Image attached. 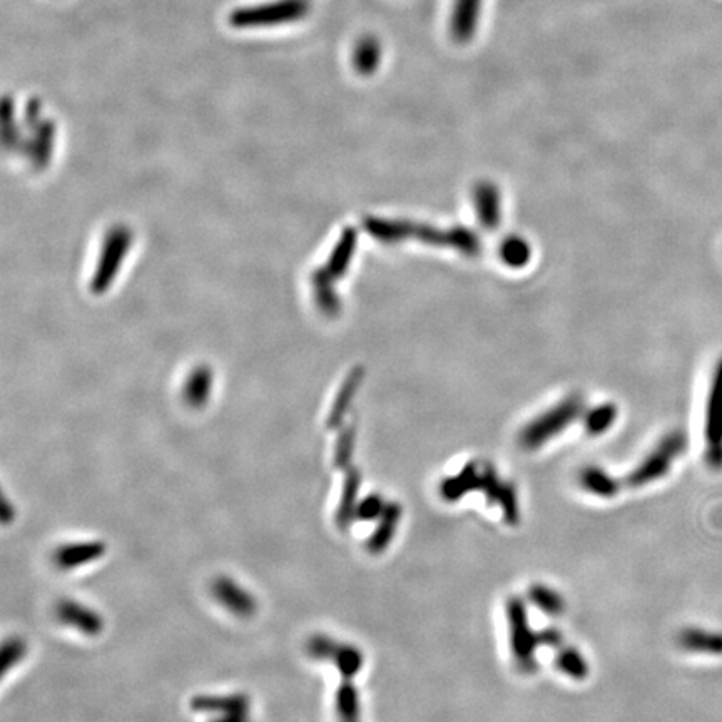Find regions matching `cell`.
Instances as JSON below:
<instances>
[{
  "label": "cell",
  "instance_id": "7402d4cb",
  "mask_svg": "<svg viewBox=\"0 0 722 722\" xmlns=\"http://www.w3.org/2000/svg\"><path fill=\"white\" fill-rule=\"evenodd\" d=\"M555 664L560 672H564L565 676L572 677L575 681H584L585 677L589 676L587 662L574 647H560L555 656Z\"/></svg>",
  "mask_w": 722,
  "mask_h": 722
},
{
  "label": "cell",
  "instance_id": "d6986e66",
  "mask_svg": "<svg viewBox=\"0 0 722 722\" xmlns=\"http://www.w3.org/2000/svg\"><path fill=\"white\" fill-rule=\"evenodd\" d=\"M330 661L335 664L343 681H351L363 667V654L358 647L338 642L335 651L331 654Z\"/></svg>",
  "mask_w": 722,
  "mask_h": 722
},
{
  "label": "cell",
  "instance_id": "cb8c5ba5",
  "mask_svg": "<svg viewBox=\"0 0 722 722\" xmlns=\"http://www.w3.org/2000/svg\"><path fill=\"white\" fill-rule=\"evenodd\" d=\"M617 418V408L611 403L602 405L592 410V412L585 415V430L590 435H602L606 433L609 428L614 425Z\"/></svg>",
  "mask_w": 722,
  "mask_h": 722
},
{
  "label": "cell",
  "instance_id": "2e32d148",
  "mask_svg": "<svg viewBox=\"0 0 722 722\" xmlns=\"http://www.w3.org/2000/svg\"><path fill=\"white\" fill-rule=\"evenodd\" d=\"M383 49L377 37L363 36L353 47L351 62L361 76H372L382 64Z\"/></svg>",
  "mask_w": 722,
  "mask_h": 722
},
{
  "label": "cell",
  "instance_id": "5bb4252c",
  "mask_svg": "<svg viewBox=\"0 0 722 722\" xmlns=\"http://www.w3.org/2000/svg\"><path fill=\"white\" fill-rule=\"evenodd\" d=\"M251 699L246 694L236 692L228 696H196L191 699V709L204 714H228V712L250 711Z\"/></svg>",
  "mask_w": 722,
  "mask_h": 722
},
{
  "label": "cell",
  "instance_id": "ba28073f",
  "mask_svg": "<svg viewBox=\"0 0 722 722\" xmlns=\"http://www.w3.org/2000/svg\"><path fill=\"white\" fill-rule=\"evenodd\" d=\"M56 617L64 626L74 627L84 636L96 637L104 631V619L91 607L76 600L62 599L56 606Z\"/></svg>",
  "mask_w": 722,
  "mask_h": 722
},
{
  "label": "cell",
  "instance_id": "d4e9b609",
  "mask_svg": "<svg viewBox=\"0 0 722 722\" xmlns=\"http://www.w3.org/2000/svg\"><path fill=\"white\" fill-rule=\"evenodd\" d=\"M27 652V644L21 637H9L4 641L2 646V661H0V669L2 674H7L12 667L17 666L24 659Z\"/></svg>",
  "mask_w": 722,
  "mask_h": 722
},
{
  "label": "cell",
  "instance_id": "603a6c76",
  "mask_svg": "<svg viewBox=\"0 0 722 722\" xmlns=\"http://www.w3.org/2000/svg\"><path fill=\"white\" fill-rule=\"evenodd\" d=\"M500 256H502L505 265L512 266V268H522L530 260L529 243L525 239L517 238V236H510L500 246Z\"/></svg>",
  "mask_w": 722,
  "mask_h": 722
},
{
  "label": "cell",
  "instance_id": "52a82bcc",
  "mask_svg": "<svg viewBox=\"0 0 722 722\" xmlns=\"http://www.w3.org/2000/svg\"><path fill=\"white\" fill-rule=\"evenodd\" d=\"M211 592L214 599L236 617L250 619L258 612V602L255 597L229 577H218L214 580L211 584Z\"/></svg>",
  "mask_w": 722,
  "mask_h": 722
},
{
  "label": "cell",
  "instance_id": "ffe728a7",
  "mask_svg": "<svg viewBox=\"0 0 722 722\" xmlns=\"http://www.w3.org/2000/svg\"><path fill=\"white\" fill-rule=\"evenodd\" d=\"M338 722H360V697L351 681H343L336 691Z\"/></svg>",
  "mask_w": 722,
  "mask_h": 722
},
{
  "label": "cell",
  "instance_id": "7c38bea8",
  "mask_svg": "<svg viewBox=\"0 0 722 722\" xmlns=\"http://www.w3.org/2000/svg\"><path fill=\"white\" fill-rule=\"evenodd\" d=\"M403 517V509L397 502H390L383 510L377 529L372 537L368 539L367 549L370 554L380 555L392 544L393 537L397 534L398 524Z\"/></svg>",
  "mask_w": 722,
  "mask_h": 722
},
{
  "label": "cell",
  "instance_id": "e0dca14e",
  "mask_svg": "<svg viewBox=\"0 0 722 722\" xmlns=\"http://www.w3.org/2000/svg\"><path fill=\"white\" fill-rule=\"evenodd\" d=\"M579 482L582 489L600 499H614L621 490V484L616 478H612L606 470L599 467H585L580 472Z\"/></svg>",
  "mask_w": 722,
  "mask_h": 722
},
{
  "label": "cell",
  "instance_id": "3957f363",
  "mask_svg": "<svg viewBox=\"0 0 722 722\" xmlns=\"http://www.w3.org/2000/svg\"><path fill=\"white\" fill-rule=\"evenodd\" d=\"M505 614L509 622L510 651L514 656L515 664L522 674H532L537 671V647L539 634L532 631L529 621V612L524 600L519 597H510L505 604Z\"/></svg>",
  "mask_w": 722,
  "mask_h": 722
},
{
  "label": "cell",
  "instance_id": "5b68a950",
  "mask_svg": "<svg viewBox=\"0 0 722 722\" xmlns=\"http://www.w3.org/2000/svg\"><path fill=\"white\" fill-rule=\"evenodd\" d=\"M687 447L686 433L681 430L671 432L662 438L659 445L652 450L641 465H637L636 470L627 477L626 484L632 489L646 487V485L656 482L659 478L664 477L671 470L672 463L676 458L681 457Z\"/></svg>",
  "mask_w": 722,
  "mask_h": 722
},
{
  "label": "cell",
  "instance_id": "4316f807",
  "mask_svg": "<svg viewBox=\"0 0 722 722\" xmlns=\"http://www.w3.org/2000/svg\"><path fill=\"white\" fill-rule=\"evenodd\" d=\"M351 450H353V435L346 433L340 440L338 450H336V467L343 468L346 463L350 462Z\"/></svg>",
  "mask_w": 722,
  "mask_h": 722
},
{
  "label": "cell",
  "instance_id": "8992f818",
  "mask_svg": "<svg viewBox=\"0 0 722 722\" xmlns=\"http://www.w3.org/2000/svg\"><path fill=\"white\" fill-rule=\"evenodd\" d=\"M706 450L704 458L712 470L722 468V360L712 378L711 393L707 398L706 425H704Z\"/></svg>",
  "mask_w": 722,
  "mask_h": 722
},
{
  "label": "cell",
  "instance_id": "7a4b0ae2",
  "mask_svg": "<svg viewBox=\"0 0 722 722\" xmlns=\"http://www.w3.org/2000/svg\"><path fill=\"white\" fill-rule=\"evenodd\" d=\"M370 229L373 233L387 241H398V239L417 238L423 243L435 246H448L458 250L463 255L475 256L480 253V241L477 234L470 229H435L432 226L413 223H393V221H372Z\"/></svg>",
  "mask_w": 722,
  "mask_h": 722
},
{
  "label": "cell",
  "instance_id": "ac0fdd59",
  "mask_svg": "<svg viewBox=\"0 0 722 722\" xmlns=\"http://www.w3.org/2000/svg\"><path fill=\"white\" fill-rule=\"evenodd\" d=\"M480 4L482 0H457V7L453 9L452 31L458 41L467 39L475 31Z\"/></svg>",
  "mask_w": 722,
  "mask_h": 722
},
{
  "label": "cell",
  "instance_id": "8fae6325",
  "mask_svg": "<svg viewBox=\"0 0 722 722\" xmlns=\"http://www.w3.org/2000/svg\"><path fill=\"white\" fill-rule=\"evenodd\" d=\"M475 209L478 221L489 231H494L500 224V194L499 189L489 181L478 183L473 191Z\"/></svg>",
  "mask_w": 722,
  "mask_h": 722
},
{
  "label": "cell",
  "instance_id": "4fadbf2b",
  "mask_svg": "<svg viewBox=\"0 0 722 722\" xmlns=\"http://www.w3.org/2000/svg\"><path fill=\"white\" fill-rule=\"evenodd\" d=\"M677 646L687 652L722 656V632L704 631L701 627H687L679 632Z\"/></svg>",
  "mask_w": 722,
  "mask_h": 722
},
{
  "label": "cell",
  "instance_id": "9c48e42d",
  "mask_svg": "<svg viewBox=\"0 0 722 722\" xmlns=\"http://www.w3.org/2000/svg\"><path fill=\"white\" fill-rule=\"evenodd\" d=\"M104 554H106V544L101 540L72 542V544L61 545L54 552V562L59 569H76V567L101 559Z\"/></svg>",
  "mask_w": 722,
  "mask_h": 722
},
{
  "label": "cell",
  "instance_id": "277c9868",
  "mask_svg": "<svg viewBox=\"0 0 722 722\" xmlns=\"http://www.w3.org/2000/svg\"><path fill=\"white\" fill-rule=\"evenodd\" d=\"M584 403L579 395L565 398L564 402L555 405L549 412L542 413L520 432L519 445L524 450H537L545 443L564 432L575 418L580 417Z\"/></svg>",
  "mask_w": 722,
  "mask_h": 722
},
{
  "label": "cell",
  "instance_id": "6da1fadb",
  "mask_svg": "<svg viewBox=\"0 0 722 722\" xmlns=\"http://www.w3.org/2000/svg\"><path fill=\"white\" fill-rule=\"evenodd\" d=\"M310 12L311 0H265L234 7L228 22L238 31H266L300 24Z\"/></svg>",
  "mask_w": 722,
  "mask_h": 722
},
{
  "label": "cell",
  "instance_id": "484cf974",
  "mask_svg": "<svg viewBox=\"0 0 722 722\" xmlns=\"http://www.w3.org/2000/svg\"><path fill=\"white\" fill-rule=\"evenodd\" d=\"M385 507H387V504H385V500H383L380 495H368L367 499L361 500L358 507H356L355 517L358 520H363V522L380 519Z\"/></svg>",
  "mask_w": 722,
  "mask_h": 722
},
{
  "label": "cell",
  "instance_id": "f1b7e54d",
  "mask_svg": "<svg viewBox=\"0 0 722 722\" xmlns=\"http://www.w3.org/2000/svg\"><path fill=\"white\" fill-rule=\"evenodd\" d=\"M209 722H251L250 711L228 712L209 719Z\"/></svg>",
  "mask_w": 722,
  "mask_h": 722
},
{
  "label": "cell",
  "instance_id": "9a60e30c",
  "mask_svg": "<svg viewBox=\"0 0 722 722\" xmlns=\"http://www.w3.org/2000/svg\"><path fill=\"white\" fill-rule=\"evenodd\" d=\"M361 487V473L356 468H351L346 473L345 487L341 492L340 504L336 510V525L341 530L348 529L353 520H356V507H358V492Z\"/></svg>",
  "mask_w": 722,
  "mask_h": 722
},
{
  "label": "cell",
  "instance_id": "83f0119b",
  "mask_svg": "<svg viewBox=\"0 0 722 722\" xmlns=\"http://www.w3.org/2000/svg\"><path fill=\"white\" fill-rule=\"evenodd\" d=\"M539 644L540 646H549L557 649V647H562V644H564V636H562V632L557 631L555 627H547L544 631L539 632Z\"/></svg>",
  "mask_w": 722,
  "mask_h": 722
},
{
  "label": "cell",
  "instance_id": "30bf717a",
  "mask_svg": "<svg viewBox=\"0 0 722 722\" xmlns=\"http://www.w3.org/2000/svg\"><path fill=\"white\" fill-rule=\"evenodd\" d=\"M482 487V465L477 462L467 463L462 472L455 477H448L440 484V497L447 502H457L465 495Z\"/></svg>",
  "mask_w": 722,
  "mask_h": 722
},
{
  "label": "cell",
  "instance_id": "44dd1931",
  "mask_svg": "<svg viewBox=\"0 0 722 722\" xmlns=\"http://www.w3.org/2000/svg\"><path fill=\"white\" fill-rule=\"evenodd\" d=\"M529 600L535 607H539L540 611L550 617H557L564 614L565 602L559 592L550 589L547 585L534 584L530 585Z\"/></svg>",
  "mask_w": 722,
  "mask_h": 722
}]
</instances>
